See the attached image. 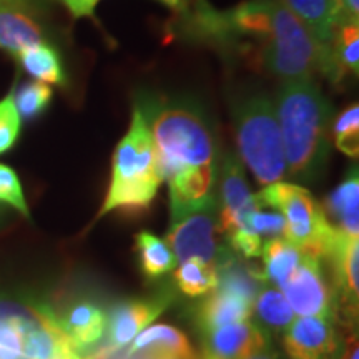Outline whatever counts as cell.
<instances>
[{
    "instance_id": "cell-26",
    "label": "cell",
    "mask_w": 359,
    "mask_h": 359,
    "mask_svg": "<svg viewBox=\"0 0 359 359\" xmlns=\"http://www.w3.org/2000/svg\"><path fill=\"white\" fill-rule=\"evenodd\" d=\"M331 137L341 154L349 158L359 156V107L353 103L336 116L331 128Z\"/></svg>"
},
{
    "instance_id": "cell-24",
    "label": "cell",
    "mask_w": 359,
    "mask_h": 359,
    "mask_svg": "<svg viewBox=\"0 0 359 359\" xmlns=\"http://www.w3.org/2000/svg\"><path fill=\"white\" fill-rule=\"evenodd\" d=\"M135 246H137L140 266L147 278H160L165 273L173 271L177 268V258L170 246L155 236L154 233L140 231L135 235Z\"/></svg>"
},
{
    "instance_id": "cell-9",
    "label": "cell",
    "mask_w": 359,
    "mask_h": 359,
    "mask_svg": "<svg viewBox=\"0 0 359 359\" xmlns=\"http://www.w3.org/2000/svg\"><path fill=\"white\" fill-rule=\"evenodd\" d=\"M218 172V224L219 233L228 236L245 226L246 215L257 206V201L245 178L243 165L235 154L223 155Z\"/></svg>"
},
{
    "instance_id": "cell-17",
    "label": "cell",
    "mask_w": 359,
    "mask_h": 359,
    "mask_svg": "<svg viewBox=\"0 0 359 359\" xmlns=\"http://www.w3.org/2000/svg\"><path fill=\"white\" fill-rule=\"evenodd\" d=\"M323 210L331 226L359 236V175L356 167L349 170L346 178L327 195Z\"/></svg>"
},
{
    "instance_id": "cell-20",
    "label": "cell",
    "mask_w": 359,
    "mask_h": 359,
    "mask_svg": "<svg viewBox=\"0 0 359 359\" xmlns=\"http://www.w3.org/2000/svg\"><path fill=\"white\" fill-rule=\"evenodd\" d=\"M259 257H263V271H259L263 283L281 288L302 262L303 251L283 236H276L263 245Z\"/></svg>"
},
{
    "instance_id": "cell-25",
    "label": "cell",
    "mask_w": 359,
    "mask_h": 359,
    "mask_svg": "<svg viewBox=\"0 0 359 359\" xmlns=\"http://www.w3.org/2000/svg\"><path fill=\"white\" fill-rule=\"evenodd\" d=\"M175 283L178 290L190 298L206 296L218 286V269L201 259L191 258L175 269Z\"/></svg>"
},
{
    "instance_id": "cell-29",
    "label": "cell",
    "mask_w": 359,
    "mask_h": 359,
    "mask_svg": "<svg viewBox=\"0 0 359 359\" xmlns=\"http://www.w3.org/2000/svg\"><path fill=\"white\" fill-rule=\"evenodd\" d=\"M22 118L13 100V93H8L0 100V155L15 145L19 140Z\"/></svg>"
},
{
    "instance_id": "cell-36",
    "label": "cell",
    "mask_w": 359,
    "mask_h": 359,
    "mask_svg": "<svg viewBox=\"0 0 359 359\" xmlns=\"http://www.w3.org/2000/svg\"><path fill=\"white\" fill-rule=\"evenodd\" d=\"M150 359H178L173 356H167V354H160V353H145Z\"/></svg>"
},
{
    "instance_id": "cell-21",
    "label": "cell",
    "mask_w": 359,
    "mask_h": 359,
    "mask_svg": "<svg viewBox=\"0 0 359 359\" xmlns=\"http://www.w3.org/2000/svg\"><path fill=\"white\" fill-rule=\"evenodd\" d=\"M17 60L22 69L37 82L57 85V87H65L69 82L60 53L47 42H40L22 50L17 55Z\"/></svg>"
},
{
    "instance_id": "cell-3",
    "label": "cell",
    "mask_w": 359,
    "mask_h": 359,
    "mask_svg": "<svg viewBox=\"0 0 359 359\" xmlns=\"http://www.w3.org/2000/svg\"><path fill=\"white\" fill-rule=\"evenodd\" d=\"M163 175L151 135L150 123L140 103L133 107L128 132L116 145L111 156L109 190L97 219L114 212L140 213L150 208Z\"/></svg>"
},
{
    "instance_id": "cell-33",
    "label": "cell",
    "mask_w": 359,
    "mask_h": 359,
    "mask_svg": "<svg viewBox=\"0 0 359 359\" xmlns=\"http://www.w3.org/2000/svg\"><path fill=\"white\" fill-rule=\"evenodd\" d=\"M341 359H359V346H358V338L354 334V338L348 341L346 344V351H344Z\"/></svg>"
},
{
    "instance_id": "cell-10",
    "label": "cell",
    "mask_w": 359,
    "mask_h": 359,
    "mask_svg": "<svg viewBox=\"0 0 359 359\" xmlns=\"http://www.w3.org/2000/svg\"><path fill=\"white\" fill-rule=\"evenodd\" d=\"M283 334V346L291 359L338 358L339 341L333 318H294Z\"/></svg>"
},
{
    "instance_id": "cell-40",
    "label": "cell",
    "mask_w": 359,
    "mask_h": 359,
    "mask_svg": "<svg viewBox=\"0 0 359 359\" xmlns=\"http://www.w3.org/2000/svg\"><path fill=\"white\" fill-rule=\"evenodd\" d=\"M196 2H198V4H200V6H201V7H205V6H208V4H206V2H205V0H196Z\"/></svg>"
},
{
    "instance_id": "cell-28",
    "label": "cell",
    "mask_w": 359,
    "mask_h": 359,
    "mask_svg": "<svg viewBox=\"0 0 359 359\" xmlns=\"http://www.w3.org/2000/svg\"><path fill=\"white\" fill-rule=\"evenodd\" d=\"M245 226L250 231H253L255 235L259 238H276L283 236L285 231V218L280 212L276 210L268 208V206H259L257 203L251 212L246 215L245 218Z\"/></svg>"
},
{
    "instance_id": "cell-13",
    "label": "cell",
    "mask_w": 359,
    "mask_h": 359,
    "mask_svg": "<svg viewBox=\"0 0 359 359\" xmlns=\"http://www.w3.org/2000/svg\"><path fill=\"white\" fill-rule=\"evenodd\" d=\"M205 338L203 349L217 359H243L269 346L266 331L250 320L218 327Z\"/></svg>"
},
{
    "instance_id": "cell-5",
    "label": "cell",
    "mask_w": 359,
    "mask_h": 359,
    "mask_svg": "<svg viewBox=\"0 0 359 359\" xmlns=\"http://www.w3.org/2000/svg\"><path fill=\"white\" fill-rule=\"evenodd\" d=\"M259 206L276 210L285 218L283 238L303 253L323 258L334 228L327 222L323 205L304 187L278 182L255 195Z\"/></svg>"
},
{
    "instance_id": "cell-2",
    "label": "cell",
    "mask_w": 359,
    "mask_h": 359,
    "mask_svg": "<svg viewBox=\"0 0 359 359\" xmlns=\"http://www.w3.org/2000/svg\"><path fill=\"white\" fill-rule=\"evenodd\" d=\"M276 118L285 148L286 175L311 183L325 172L331 154L334 109L313 79L291 80L276 95Z\"/></svg>"
},
{
    "instance_id": "cell-31",
    "label": "cell",
    "mask_w": 359,
    "mask_h": 359,
    "mask_svg": "<svg viewBox=\"0 0 359 359\" xmlns=\"http://www.w3.org/2000/svg\"><path fill=\"white\" fill-rule=\"evenodd\" d=\"M58 2L64 6L67 11L70 12V15L74 19H95V8L102 0H58ZM161 6L173 8V11H185L187 2L185 0H154Z\"/></svg>"
},
{
    "instance_id": "cell-23",
    "label": "cell",
    "mask_w": 359,
    "mask_h": 359,
    "mask_svg": "<svg viewBox=\"0 0 359 359\" xmlns=\"http://www.w3.org/2000/svg\"><path fill=\"white\" fill-rule=\"evenodd\" d=\"M309 30L316 42L325 47L333 35V0H280Z\"/></svg>"
},
{
    "instance_id": "cell-34",
    "label": "cell",
    "mask_w": 359,
    "mask_h": 359,
    "mask_svg": "<svg viewBox=\"0 0 359 359\" xmlns=\"http://www.w3.org/2000/svg\"><path fill=\"white\" fill-rule=\"evenodd\" d=\"M243 359H280V356H278L276 351H273L271 348L266 346L263 349H259V351L250 354V356H246Z\"/></svg>"
},
{
    "instance_id": "cell-38",
    "label": "cell",
    "mask_w": 359,
    "mask_h": 359,
    "mask_svg": "<svg viewBox=\"0 0 359 359\" xmlns=\"http://www.w3.org/2000/svg\"><path fill=\"white\" fill-rule=\"evenodd\" d=\"M200 359H217V358L212 356V354H210V353H206L205 349H203V351H201V356H200Z\"/></svg>"
},
{
    "instance_id": "cell-30",
    "label": "cell",
    "mask_w": 359,
    "mask_h": 359,
    "mask_svg": "<svg viewBox=\"0 0 359 359\" xmlns=\"http://www.w3.org/2000/svg\"><path fill=\"white\" fill-rule=\"evenodd\" d=\"M0 203H6L17 210L25 218L30 217L29 205H27L22 183L17 173L11 167L0 163Z\"/></svg>"
},
{
    "instance_id": "cell-35",
    "label": "cell",
    "mask_w": 359,
    "mask_h": 359,
    "mask_svg": "<svg viewBox=\"0 0 359 359\" xmlns=\"http://www.w3.org/2000/svg\"><path fill=\"white\" fill-rule=\"evenodd\" d=\"M13 4H24V6H35L37 0H0V7L13 6Z\"/></svg>"
},
{
    "instance_id": "cell-8",
    "label": "cell",
    "mask_w": 359,
    "mask_h": 359,
    "mask_svg": "<svg viewBox=\"0 0 359 359\" xmlns=\"http://www.w3.org/2000/svg\"><path fill=\"white\" fill-rule=\"evenodd\" d=\"M323 258L330 259L334 299L339 298L349 320L356 321L359 303V236L348 235L334 228Z\"/></svg>"
},
{
    "instance_id": "cell-18",
    "label": "cell",
    "mask_w": 359,
    "mask_h": 359,
    "mask_svg": "<svg viewBox=\"0 0 359 359\" xmlns=\"http://www.w3.org/2000/svg\"><path fill=\"white\" fill-rule=\"evenodd\" d=\"M57 320L79 351L95 344L107 331V314L90 302L75 303L64 316H57Z\"/></svg>"
},
{
    "instance_id": "cell-11",
    "label": "cell",
    "mask_w": 359,
    "mask_h": 359,
    "mask_svg": "<svg viewBox=\"0 0 359 359\" xmlns=\"http://www.w3.org/2000/svg\"><path fill=\"white\" fill-rule=\"evenodd\" d=\"M20 354L25 359H85L47 306L30 308Z\"/></svg>"
},
{
    "instance_id": "cell-1",
    "label": "cell",
    "mask_w": 359,
    "mask_h": 359,
    "mask_svg": "<svg viewBox=\"0 0 359 359\" xmlns=\"http://www.w3.org/2000/svg\"><path fill=\"white\" fill-rule=\"evenodd\" d=\"M170 193L172 222L212 203L217 180L213 132L203 111L187 102L140 100Z\"/></svg>"
},
{
    "instance_id": "cell-37",
    "label": "cell",
    "mask_w": 359,
    "mask_h": 359,
    "mask_svg": "<svg viewBox=\"0 0 359 359\" xmlns=\"http://www.w3.org/2000/svg\"><path fill=\"white\" fill-rule=\"evenodd\" d=\"M123 359H150V358H148L145 353H138V354H133V356H128V358L125 356Z\"/></svg>"
},
{
    "instance_id": "cell-22",
    "label": "cell",
    "mask_w": 359,
    "mask_h": 359,
    "mask_svg": "<svg viewBox=\"0 0 359 359\" xmlns=\"http://www.w3.org/2000/svg\"><path fill=\"white\" fill-rule=\"evenodd\" d=\"M262 330L271 333H285V330L293 323L296 314L286 302L285 294L276 286L263 283L253 299V311Z\"/></svg>"
},
{
    "instance_id": "cell-14",
    "label": "cell",
    "mask_w": 359,
    "mask_h": 359,
    "mask_svg": "<svg viewBox=\"0 0 359 359\" xmlns=\"http://www.w3.org/2000/svg\"><path fill=\"white\" fill-rule=\"evenodd\" d=\"M320 72L341 85L359 72V24L336 25L330 42L321 48Z\"/></svg>"
},
{
    "instance_id": "cell-32",
    "label": "cell",
    "mask_w": 359,
    "mask_h": 359,
    "mask_svg": "<svg viewBox=\"0 0 359 359\" xmlns=\"http://www.w3.org/2000/svg\"><path fill=\"white\" fill-rule=\"evenodd\" d=\"M333 29L336 25L359 24V0H333Z\"/></svg>"
},
{
    "instance_id": "cell-12",
    "label": "cell",
    "mask_w": 359,
    "mask_h": 359,
    "mask_svg": "<svg viewBox=\"0 0 359 359\" xmlns=\"http://www.w3.org/2000/svg\"><path fill=\"white\" fill-rule=\"evenodd\" d=\"M172 302V296L161 294L147 299H128V302L116 304L111 309L110 316L107 318L109 343L105 346V353L128 346L135 336L150 326Z\"/></svg>"
},
{
    "instance_id": "cell-4",
    "label": "cell",
    "mask_w": 359,
    "mask_h": 359,
    "mask_svg": "<svg viewBox=\"0 0 359 359\" xmlns=\"http://www.w3.org/2000/svg\"><path fill=\"white\" fill-rule=\"evenodd\" d=\"M233 127L241 160L259 185L281 182L286 177V160L271 98L262 92L241 97L233 107Z\"/></svg>"
},
{
    "instance_id": "cell-39",
    "label": "cell",
    "mask_w": 359,
    "mask_h": 359,
    "mask_svg": "<svg viewBox=\"0 0 359 359\" xmlns=\"http://www.w3.org/2000/svg\"><path fill=\"white\" fill-rule=\"evenodd\" d=\"M8 351H6V349H0V359H4V356H6Z\"/></svg>"
},
{
    "instance_id": "cell-27",
    "label": "cell",
    "mask_w": 359,
    "mask_h": 359,
    "mask_svg": "<svg viewBox=\"0 0 359 359\" xmlns=\"http://www.w3.org/2000/svg\"><path fill=\"white\" fill-rule=\"evenodd\" d=\"M53 97L50 85L42 82L25 83L13 93L15 107L19 110L20 118L32 120L42 115L48 109Z\"/></svg>"
},
{
    "instance_id": "cell-6",
    "label": "cell",
    "mask_w": 359,
    "mask_h": 359,
    "mask_svg": "<svg viewBox=\"0 0 359 359\" xmlns=\"http://www.w3.org/2000/svg\"><path fill=\"white\" fill-rule=\"evenodd\" d=\"M218 236V205L217 200H213L212 203L172 222L167 233V245L173 251L177 262L183 263L196 258L217 266L219 258L224 257Z\"/></svg>"
},
{
    "instance_id": "cell-19",
    "label": "cell",
    "mask_w": 359,
    "mask_h": 359,
    "mask_svg": "<svg viewBox=\"0 0 359 359\" xmlns=\"http://www.w3.org/2000/svg\"><path fill=\"white\" fill-rule=\"evenodd\" d=\"M138 353H160L178 359H196L190 341L183 331L170 325L148 326L128 344L125 356Z\"/></svg>"
},
{
    "instance_id": "cell-15",
    "label": "cell",
    "mask_w": 359,
    "mask_h": 359,
    "mask_svg": "<svg viewBox=\"0 0 359 359\" xmlns=\"http://www.w3.org/2000/svg\"><path fill=\"white\" fill-rule=\"evenodd\" d=\"M35 6H13L0 7V50L15 57L22 50L45 42L43 29L35 19Z\"/></svg>"
},
{
    "instance_id": "cell-7",
    "label": "cell",
    "mask_w": 359,
    "mask_h": 359,
    "mask_svg": "<svg viewBox=\"0 0 359 359\" xmlns=\"http://www.w3.org/2000/svg\"><path fill=\"white\" fill-rule=\"evenodd\" d=\"M280 290L298 316L333 318L336 299L323 275L321 258L303 253L293 275Z\"/></svg>"
},
{
    "instance_id": "cell-16",
    "label": "cell",
    "mask_w": 359,
    "mask_h": 359,
    "mask_svg": "<svg viewBox=\"0 0 359 359\" xmlns=\"http://www.w3.org/2000/svg\"><path fill=\"white\" fill-rule=\"evenodd\" d=\"M253 302L231 291L217 288L195 309L196 326L203 334L212 333L218 327L245 321L251 318Z\"/></svg>"
}]
</instances>
